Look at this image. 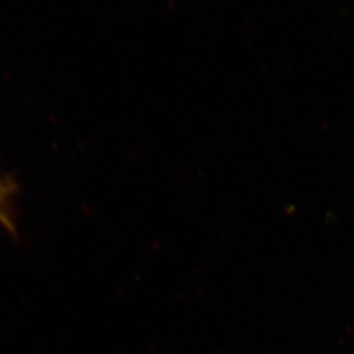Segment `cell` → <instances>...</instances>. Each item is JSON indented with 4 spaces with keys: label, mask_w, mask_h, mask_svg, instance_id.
Masks as SVG:
<instances>
[{
    "label": "cell",
    "mask_w": 354,
    "mask_h": 354,
    "mask_svg": "<svg viewBox=\"0 0 354 354\" xmlns=\"http://www.w3.org/2000/svg\"><path fill=\"white\" fill-rule=\"evenodd\" d=\"M10 184L0 180V223L8 229L13 230V222L10 220Z\"/></svg>",
    "instance_id": "obj_1"
}]
</instances>
